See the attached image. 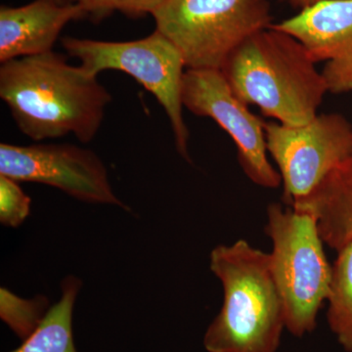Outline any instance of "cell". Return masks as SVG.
I'll list each match as a JSON object with an SVG mask.
<instances>
[{"label":"cell","mask_w":352,"mask_h":352,"mask_svg":"<svg viewBox=\"0 0 352 352\" xmlns=\"http://www.w3.org/2000/svg\"><path fill=\"white\" fill-rule=\"evenodd\" d=\"M305 46L333 94L352 92V0H318L296 15L272 23Z\"/></svg>","instance_id":"10"},{"label":"cell","mask_w":352,"mask_h":352,"mask_svg":"<svg viewBox=\"0 0 352 352\" xmlns=\"http://www.w3.org/2000/svg\"><path fill=\"white\" fill-rule=\"evenodd\" d=\"M87 18L82 7L59 0H34L0 7V63L53 51L65 25Z\"/></svg>","instance_id":"11"},{"label":"cell","mask_w":352,"mask_h":352,"mask_svg":"<svg viewBox=\"0 0 352 352\" xmlns=\"http://www.w3.org/2000/svg\"><path fill=\"white\" fill-rule=\"evenodd\" d=\"M0 97L18 129L32 140L73 134L82 143L98 133L112 101L97 76L54 51L2 63Z\"/></svg>","instance_id":"1"},{"label":"cell","mask_w":352,"mask_h":352,"mask_svg":"<svg viewBox=\"0 0 352 352\" xmlns=\"http://www.w3.org/2000/svg\"><path fill=\"white\" fill-rule=\"evenodd\" d=\"M265 138L291 205L311 194L349 157L352 126L340 113H318L302 126L265 122Z\"/></svg>","instance_id":"7"},{"label":"cell","mask_w":352,"mask_h":352,"mask_svg":"<svg viewBox=\"0 0 352 352\" xmlns=\"http://www.w3.org/2000/svg\"><path fill=\"white\" fill-rule=\"evenodd\" d=\"M20 182L0 175V221L6 226L19 227L31 212V198L21 188Z\"/></svg>","instance_id":"17"},{"label":"cell","mask_w":352,"mask_h":352,"mask_svg":"<svg viewBox=\"0 0 352 352\" xmlns=\"http://www.w3.org/2000/svg\"><path fill=\"white\" fill-rule=\"evenodd\" d=\"M338 252L327 300L328 323L342 349L352 352V241Z\"/></svg>","instance_id":"14"},{"label":"cell","mask_w":352,"mask_h":352,"mask_svg":"<svg viewBox=\"0 0 352 352\" xmlns=\"http://www.w3.org/2000/svg\"><path fill=\"white\" fill-rule=\"evenodd\" d=\"M322 230L338 247L352 241V148L349 157L326 176L311 196Z\"/></svg>","instance_id":"12"},{"label":"cell","mask_w":352,"mask_h":352,"mask_svg":"<svg viewBox=\"0 0 352 352\" xmlns=\"http://www.w3.org/2000/svg\"><path fill=\"white\" fill-rule=\"evenodd\" d=\"M0 316L20 339H27L38 327L44 316L47 300L43 296L23 300L7 289L0 292Z\"/></svg>","instance_id":"15"},{"label":"cell","mask_w":352,"mask_h":352,"mask_svg":"<svg viewBox=\"0 0 352 352\" xmlns=\"http://www.w3.org/2000/svg\"><path fill=\"white\" fill-rule=\"evenodd\" d=\"M265 232L272 241L271 268L283 300L286 329L302 338L316 328L332 283L318 221L311 212L270 204Z\"/></svg>","instance_id":"4"},{"label":"cell","mask_w":352,"mask_h":352,"mask_svg":"<svg viewBox=\"0 0 352 352\" xmlns=\"http://www.w3.org/2000/svg\"><path fill=\"white\" fill-rule=\"evenodd\" d=\"M220 71L241 101L286 126L314 120L329 92L305 46L271 27L241 44Z\"/></svg>","instance_id":"2"},{"label":"cell","mask_w":352,"mask_h":352,"mask_svg":"<svg viewBox=\"0 0 352 352\" xmlns=\"http://www.w3.org/2000/svg\"><path fill=\"white\" fill-rule=\"evenodd\" d=\"M285 1H288L289 4H292L296 8H300L302 10V9L311 6V4L315 3L318 0H285Z\"/></svg>","instance_id":"18"},{"label":"cell","mask_w":352,"mask_h":352,"mask_svg":"<svg viewBox=\"0 0 352 352\" xmlns=\"http://www.w3.org/2000/svg\"><path fill=\"white\" fill-rule=\"evenodd\" d=\"M210 266L224 295L219 314L204 336L206 351L277 352L286 314L270 254L241 239L214 248Z\"/></svg>","instance_id":"3"},{"label":"cell","mask_w":352,"mask_h":352,"mask_svg":"<svg viewBox=\"0 0 352 352\" xmlns=\"http://www.w3.org/2000/svg\"><path fill=\"white\" fill-rule=\"evenodd\" d=\"M82 281L65 278L59 302L48 309L36 329L18 349L9 352H78L74 340L73 315Z\"/></svg>","instance_id":"13"},{"label":"cell","mask_w":352,"mask_h":352,"mask_svg":"<svg viewBox=\"0 0 352 352\" xmlns=\"http://www.w3.org/2000/svg\"><path fill=\"white\" fill-rule=\"evenodd\" d=\"M182 103L189 112L210 118L228 133L237 147L241 168L252 182L263 188L279 187L281 176L268 159L265 122L236 96L220 69H187Z\"/></svg>","instance_id":"8"},{"label":"cell","mask_w":352,"mask_h":352,"mask_svg":"<svg viewBox=\"0 0 352 352\" xmlns=\"http://www.w3.org/2000/svg\"><path fill=\"white\" fill-rule=\"evenodd\" d=\"M60 2H63V3H67V0H59Z\"/></svg>","instance_id":"19"},{"label":"cell","mask_w":352,"mask_h":352,"mask_svg":"<svg viewBox=\"0 0 352 352\" xmlns=\"http://www.w3.org/2000/svg\"><path fill=\"white\" fill-rule=\"evenodd\" d=\"M62 46L67 54L80 62L90 75L103 71L124 72L151 92L168 116L176 150L191 162L188 153L189 131L182 110L184 60L177 48L163 34L155 31L138 41H101L66 36Z\"/></svg>","instance_id":"6"},{"label":"cell","mask_w":352,"mask_h":352,"mask_svg":"<svg viewBox=\"0 0 352 352\" xmlns=\"http://www.w3.org/2000/svg\"><path fill=\"white\" fill-rule=\"evenodd\" d=\"M82 7L87 17L94 22H100L115 12L124 14L127 17H144L154 14L164 0H67Z\"/></svg>","instance_id":"16"},{"label":"cell","mask_w":352,"mask_h":352,"mask_svg":"<svg viewBox=\"0 0 352 352\" xmlns=\"http://www.w3.org/2000/svg\"><path fill=\"white\" fill-rule=\"evenodd\" d=\"M0 175L50 185L89 204L129 210L113 193L108 171L94 151L69 143L0 144Z\"/></svg>","instance_id":"9"},{"label":"cell","mask_w":352,"mask_h":352,"mask_svg":"<svg viewBox=\"0 0 352 352\" xmlns=\"http://www.w3.org/2000/svg\"><path fill=\"white\" fill-rule=\"evenodd\" d=\"M152 16L192 69H221L234 50L273 23L268 0H164Z\"/></svg>","instance_id":"5"}]
</instances>
